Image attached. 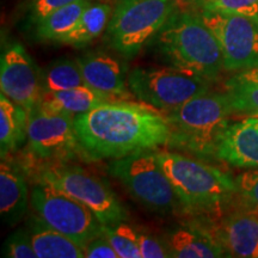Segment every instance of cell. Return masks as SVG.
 Segmentation results:
<instances>
[{
	"label": "cell",
	"instance_id": "obj_1",
	"mask_svg": "<svg viewBox=\"0 0 258 258\" xmlns=\"http://www.w3.org/2000/svg\"><path fill=\"white\" fill-rule=\"evenodd\" d=\"M74 129L86 160L116 159L141 150L166 146V115L152 106L109 102L74 116Z\"/></svg>",
	"mask_w": 258,
	"mask_h": 258
},
{
	"label": "cell",
	"instance_id": "obj_2",
	"mask_svg": "<svg viewBox=\"0 0 258 258\" xmlns=\"http://www.w3.org/2000/svg\"><path fill=\"white\" fill-rule=\"evenodd\" d=\"M151 43L170 66L195 73L213 83L225 71L217 36L194 9H177Z\"/></svg>",
	"mask_w": 258,
	"mask_h": 258
},
{
	"label": "cell",
	"instance_id": "obj_3",
	"mask_svg": "<svg viewBox=\"0 0 258 258\" xmlns=\"http://www.w3.org/2000/svg\"><path fill=\"white\" fill-rule=\"evenodd\" d=\"M232 114L225 92L209 91L166 114L170 150L206 161L218 160L217 153Z\"/></svg>",
	"mask_w": 258,
	"mask_h": 258
},
{
	"label": "cell",
	"instance_id": "obj_4",
	"mask_svg": "<svg viewBox=\"0 0 258 258\" xmlns=\"http://www.w3.org/2000/svg\"><path fill=\"white\" fill-rule=\"evenodd\" d=\"M157 157L185 211L217 213L232 205L235 180L230 173L177 151H157Z\"/></svg>",
	"mask_w": 258,
	"mask_h": 258
},
{
	"label": "cell",
	"instance_id": "obj_5",
	"mask_svg": "<svg viewBox=\"0 0 258 258\" xmlns=\"http://www.w3.org/2000/svg\"><path fill=\"white\" fill-rule=\"evenodd\" d=\"M176 10V0H118L105 30L106 44L124 59H133Z\"/></svg>",
	"mask_w": 258,
	"mask_h": 258
},
{
	"label": "cell",
	"instance_id": "obj_6",
	"mask_svg": "<svg viewBox=\"0 0 258 258\" xmlns=\"http://www.w3.org/2000/svg\"><path fill=\"white\" fill-rule=\"evenodd\" d=\"M108 172L148 211L170 214L184 209L158 159L157 151L141 150L116 158L109 163Z\"/></svg>",
	"mask_w": 258,
	"mask_h": 258
},
{
	"label": "cell",
	"instance_id": "obj_7",
	"mask_svg": "<svg viewBox=\"0 0 258 258\" xmlns=\"http://www.w3.org/2000/svg\"><path fill=\"white\" fill-rule=\"evenodd\" d=\"M132 95L163 114L177 110L185 103L212 90L211 80L173 66L135 67L128 73Z\"/></svg>",
	"mask_w": 258,
	"mask_h": 258
},
{
	"label": "cell",
	"instance_id": "obj_8",
	"mask_svg": "<svg viewBox=\"0 0 258 258\" xmlns=\"http://www.w3.org/2000/svg\"><path fill=\"white\" fill-rule=\"evenodd\" d=\"M36 182H44L69 194L88 207L102 225H115L127 218V213L109 183L77 165L46 164L38 170Z\"/></svg>",
	"mask_w": 258,
	"mask_h": 258
},
{
	"label": "cell",
	"instance_id": "obj_9",
	"mask_svg": "<svg viewBox=\"0 0 258 258\" xmlns=\"http://www.w3.org/2000/svg\"><path fill=\"white\" fill-rule=\"evenodd\" d=\"M30 206L47 225L83 246L103 233L101 221L88 207L48 183L32 185Z\"/></svg>",
	"mask_w": 258,
	"mask_h": 258
},
{
	"label": "cell",
	"instance_id": "obj_10",
	"mask_svg": "<svg viewBox=\"0 0 258 258\" xmlns=\"http://www.w3.org/2000/svg\"><path fill=\"white\" fill-rule=\"evenodd\" d=\"M27 147L32 157L48 164L86 160L74 129V116L40 104L29 112Z\"/></svg>",
	"mask_w": 258,
	"mask_h": 258
},
{
	"label": "cell",
	"instance_id": "obj_11",
	"mask_svg": "<svg viewBox=\"0 0 258 258\" xmlns=\"http://www.w3.org/2000/svg\"><path fill=\"white\" fill-rule=\"evenodd\" d=\"M196 11L220 43L225 71L239 72L258 66V16Z\"/></svg>",
	"mask_w": 258,
	"mask_h": 258
},
{
	"label": "cell",
	"instance_id": "obj_12",
	"mask_svg": "<svg viewBox=\"0 0 258 258\" xmlns=\"http://www.w3.org/2000/svg\"><path fill=\"white\" fill-rule=\"evenodd\" d=\"M0 89L12 102L30 112L43 96L42 71L18 42L6 46L0 57Z\"/></svg>",
	"mask_w": 258,
	"mask_h": 258
},
{
	"label": "cell",
	"instance_id": "obj_13",
	"mask_svg": "<svg viewBox=\"0 0 258 258\" xmlns=\"http://www.w3.org/2000/svg\"><path fill=\"white\" fill-rule=\"evenodd\" d=\"M209 226L227 257L258 258V211L237 205Z\"/></svg>",
	"mask_w": 258,
	"mask_h": 258
},
{
	"label": "cell",
	"instance_id": "obj_14",
	"mask_svg": "<svg viewBox=\"0 0 258 258\" xmlns=\"http://www.w3.org/2000/svg\"><path fill=\"white\" fill-rule=\"evenodd\" d=\"M85 84L115 101L132 98L128 88V67L123 61L104 53L91 51L77 57Z\"/></svg>",
	"mask_w": 258,
	"mask_h": 258
},
{
	"label": "cell",
	"instance_id": "obj_15",
	"mask_svg": "<svg viewBox=\"0 0 258 258\" xmlns=\"http://www.w3.org/2000/svg\"><path fill=\"white\" fill-rule=\"evenodd\" d=\"M217 158L239 169H258V127L250 116L228 124L219 144Z\"/></svg>",
	"mask_w": 258,
	"mask_h": 258
},
{
	"label": "cell",
	"instance_id": "obj_16",
	"mask_svg": "<svg viewBox=\"0 0 258 258\" xmlns=\"http://www.w3.org/2000/svg\"><path fill=\"white\" fill-rule=\"evenodd\" d=\"M165 244L170 257L214 258L227 257L209 225H184L171 230Z\"/></svg>",
	"mask_w": 258,
	"mask_h": 258
},
{
	"label": "cell",
	"instance_id": "obj_17",
	"mask_svg": "<svg viewBox=\"0 0 258 258\" xmlns=\"http://www.w3.org/2000/svg\"><path fill=\"white\" fill-rule=\"evenodd\" d=\"M30 203L24 171L3 159L0 165V214L5 225L18 224L28 212Z\"/></svg>",
	"mask_w": 258,
	"mask_h": 258
},
{
	"label": "cell",
	"instance_id": "obj_18",
	"mask_svg": "<svg viewBox=\"0 0 258 258\" xmlns=\"http://www.w3.org/2000/svg\"><path fill=\"white\" fill-rule=\"evenodd\" d=\"M27 228L36 256L40 258H83L85 246L47 225L38 215L28 219Z\"/></svg>",
	"mask_w": 258,
	"mask_h": 258
},
{
	"label": "cell",
	"instance_id": "obj_19",
	"mask_svg": "<svg viewBox=\"0 0 258 258\" xmlns=\"http://www.w3.org/2000/svg\"><path fill=\"white\" fill-rule=\"evenodd\" d=\"M109 102L116 101L88 85H83L64 91L43 92L40 105L49 110L77 116Z\"/></svg>",
	"mask_w": 258,
	"mask_h": 258
},
{
	"label": "cell",
	"instance_id": "obj_20",
	"mask_svg": "<svg viewBox=\"0 0 258 258\" xmlns=\"http://www.w3.org/2000/svg\"><path fill=\"white\" fill-rule=\"evenodd\" d=\"M29 111L5 95H0V152L2 159L27 140Z\"/></svg>",
	"mask_w": 258,
	"mask_h": 258
},
{
	"label": "cell",
	"instance_id": "obj_21",
	"mask_svg": "<svg viewBox=\"0 0 258 258\" xmlns=\"http://www.w3.org/2000/svg\"><path fill=\"white\" fill-rule=\"evenodd\" d=\"M224 92L232 114L240 116L258 115V66L235 72L226 80Z\"/></svg>",
	"mask_w": 258,
	"mask_h": 258
},
{
	"label": "cell",
	"instance_id": "obj_22",
	"mask_svg": "<svg viewBox=\"0 0 258 258\" xmlns=\"http://www.w3.org/2000/svg\"><path fill=\"white\" fill-rule=\"evenodd\" d=\"M112 14V8L105 3H90L84 10L79 21L66 36L57 43L66 46L83 48L101 36L106 30Z\"/></svg>",
	"mask_w": 258,
	"mask_h": 258
},
{
	"label": "cell",
	"instance_id": "obj_23",
	"mask_svg": "<svg viewBox=\"0 0 258 258\" xmlns=\"http://www.w3.org/2000/svg\"><path fill=\"white\" fill-rule=\"evenodd\" d=\"M90 3L91 0H77L56 10L32 29L35 40L41 42H59L74 28Z\"/></svg>",
	"mask_w": 258,
	"mask_h": 258
},
{
	"label": "cell",
	"instance_id": "obj_24",
	"mask_svg": "<svg viewBox=\"0 0 258 258\" xmlns=\"http://www.w3.org/2000/svg\"><path fill=\"white\" fill-rule=\"evenodd\" d=\"M43 92L64 91L86 85L76 60L61 57L54 60L42 71Z\"/></svg>",
	"mask_w": 258,
	"mask_h": 258
},
{
	"label": "cell",
	"instance_id": "obj_25",
	"mask_svg": "<svg viewBox=\"0 0 258 258\" xmlns=\"http://www.w3.org/2000/svg\"><path fill=\"white\" fill-rule=\"evenodd\" d=\"M103 234L108 238L120 258L141 257L139 249V233L127 224L103 225Z\"/></svg>",
	"mask_w": 258,
	"mask_h": 258
},
{
	"label": "cell",
	"instance_id": "obj_26",
	"mask_svg": "<svg viewBox=\"0 0 258 258\" xmlns=\"http://www.w3.org/2000/svg\"><path fill=\"white\" fill-rule=\"evenodd\" d=\"M235 196L233 202L241 207L258 211V169H250L234 178Z\"/></svg>",
	"mask_w": 258,
	"mask_h": 258
},
{
	"label": "cell",
	"instance_id": "obj_27",
	"mask_svg": "<svg viewBox=\"0 0 258 258\" xmlns=\"http://www.w3.org/2000/svg\"><path fill=\"white\" fill-rule=\"evenodd\" d=\"M77 0H27L23 8V23L27 28L34 29L44 18L63 6Z\"/></svg>",
	"mask_w": 258,
	"mask_h": 258
},
{
	"label": "cell",
	"instance_id": "obj_28",
	"mask_svg": "<svg viewBox=\"0 0 258 258\" xmlns=\"http://www.w3.org/2000/svg\"><path fill=\"white\" fill-rule=\"evenodd\" d=\"M195 10L258 16V0H192Z\"/></svg>",
	"mask_w": 258,
	"mask_h": 258
},
{
	"label": "cell",
	"instance_id": "obj_29",
	"mask_svg": "<svg viewBox=\"0 0 258 258\" xmlns=\"http://www.w3.org/2000/svg\"><path fill=\"white\" fill-rule=\"evenodd\" d=\"M3 256L9 258H36L28 228H19L9 235L3 246Z\"/></svg>",
	"mask_w": 258,
	"mask_h": 258
},
{
	"label": "cell",
	"instance_id": "obj_30",
	"mask_svg": "<svg viewBox=\"0 0 258 258\" xmlns=\"http://www.w3.org/2000/svg\"><path fill=\"white\" fill-rule=\"evenodd\" d=\"M139 249H140V254L143 258L170 257L166 244H163L160 240L148 233H139Z\"/></svg>",
	"mask_w": 258,
	"mask_h": 258
},
{
	"label": "cell",
	"instance_id": "obj_31",
	"mask_svg": "<svg viewBox=\"0 0 258 258\" xmlns=\"http://www.w3.org/2000/svg\"><path fill=\"white\" fill-rule=\"evenodd\" d=\"M85 257L88 258H118L110 241L104 234L93 238L85 245Z\"/></svg>",
	"mask_w": 258,
	"mask_h": 258
},
{
	"label": "cell",
	"instance_id": "obj_32",
	"mask_svg": "<svg viewBox=\"0 0 258 258\" xmlns=\"http://www.w3.org/2000/svg\"><path fill=\"white\" fill-rule=\"evenodd\" d=\"M251 118H252V120L254 121V123H256V125L258 127V115L257 116H250Z\"/></svg>",
	"mask_w": 258,
	"mask_h": 258
},
{
	"label": "cell",
	"instance_id": "obj_33",
	"mask_svg": "<svg viewBox=\"0 0 258 258\" xmlns=\"http://www.w3.org/2000/svg\"><path fill=\"white\" fill-rule=\"evenodd\" d=\"M176 2H182V3H189V4H191L192 0H176Z\"/></svg>",
	"mask_w": 258,
	"mask_h": 258
}]
</instances>
